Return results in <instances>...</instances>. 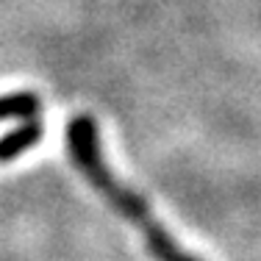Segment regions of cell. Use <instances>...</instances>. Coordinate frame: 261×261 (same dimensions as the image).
Masks as SVG:
<instances>
[{
    "instance_id": "cell-1",
    "label": "cell",
    "mask_w": 261,
    "mask_h": 261,
    "mask_svg": "<svg viewBox=\"0 0 261 261\" xmlns=\"http://www.w3.org/2000/svg\"><path fill=\"white\" fill-rule=\"evenodd\" d=\"M67 150H70V159L75 164V170L109 203V208L117 211L122 220H128L134 228H139L142 239H145V247L153 261H203L178 245V239L161 225V220L153 214L150 203L134 186L122 184L114 175V170L103 159L100 134H97V125L89 114H78L67 125Z\"/></svg>"
},
{
    "instance_id": "cell-2",
    "label": "cell",
    "mask_w": 261,
    "mask_h": 261,
    "mask_svg": "<svg viewBox=\"0 0 261 261\" xmlns=\"http://www.w3.org/2000/svg\"><path fill=\"white\" fill-rule=\"evenodd\" d=\"M45 134V125L42 120H25L20 128L9 130V134L0 139V164H9V161L20 159L22 153H28L36 142Z\"/></svg>"
},
{
    "instance_id": "cell-3",
    "label": "cell",
    "mask_w": 261,
    "mask_h": 261,
    "mask_svg": "<svg viewBox=\"0 0 261 261\" xmlns=\"http://www.w3.org/2000/svg\"><path fill=\"white\" fill-rule=\"evenodd\" d=\"M42 114V100L34 92H11L0 95V122L6 120H39Z\"/></svg>"
}]
</instances>
